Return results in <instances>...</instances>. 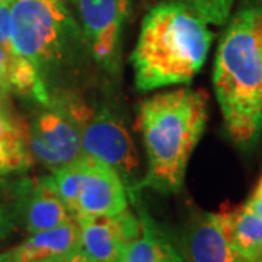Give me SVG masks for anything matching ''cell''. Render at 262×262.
<instances>
[{
	"label": "cell",
	"instance_id": "1",
	"mask_svg": "<svg viewBox=\"0 0 262 262\" xmlns=\"http://www.w3.org/2000/svg\"><path fill=\"white\" fill-rule=\"evenodd\" d=\"M208 98L182 88L156 94L137 106V130L147 158L139 189L177 194L184 187L188 162L206 130Z\"/></svg>",
	"mask_w": 262,
	"mask_h": 262
},
{
	"label": "cell",
	"instance_id": "2",
	"mask_svg": "<svg viewBox=\"0 0 262 262\" xmlns=\"http://www.w3.org/2000/svg\"><path fill=\"white\" fill-rule=\"evenodd\" d=\"M213 83L227 134L241 149L253 147L262 134V8L245 6L230 19Z\"/></svg>",
	"mask_w": 262,
	"mask_h": 262
},
{
	"label": "cell",
	"instance_id": "3",
	"mask_svg": "<svg viewBox=\"0 0 262 262\" xmlns=\"http://www.w3.org/2000/svg\"><path fill=\"white\" fill-rule=\"evenodd\" d=\"M179 2L159 3L146 13L131 53L134 84L149 92L192 82L206 63L213 32Z\"/></svg>",
	"mask_w": 262,
	"mask_h": 262
},
{
	"label": "cell",
	"instance_id": "4",
	"mask_svg": "<svg viewBox=\"0 0 262 262\" xmlns=\"http://www.w3.org/2000/svg\"><path fill=\"white\" fill-rule=\"evenodd\" d=\"M12 46L15 54L37 67L47 88L82 50L89 51L70 0H13Z\"/></svg>",
	"mask_w": 262,
	"mask_h": 262
},
{
	"label": "cell",
	"instance_id": "5",
	"mask_svg": "<svg viewBox=\"0 0 262 262\" xmlns=\"http://www.w3.org/2000/svg\"><path fill=\"white\" fill-rule=\"evenodd\" d=\"M57 191L75 219L115 215L128 208V192L120 173L92 156L51 172Z\"/></svg>",
	"mask_w": 262,
	"mask_h": 262
},
{
	"label": "cell",
	"instance_id": "6",
	"mask_svg": "<svg viewBox=\"0 0 262 262\" xmlns=\"http://www.w3.org/2000/svg\"><path fill=\"white\" fill-rule=\"evenodd\" d=\"M89 111L80 101L50 98L25 133L31 156L51 172L83 156L82 130Z\"/></svg>",
	"mask_w": 262,
	"mask_h": 262
},
{
	"label": "cell",
	"instance_id": "7",
	"mask_svg": "<svg viewBox=\"0 0 262 262\" xmlns=\"http://www.w3.org/2000/svg\"><path fill=\"white\" fill-rule=\"evenodd\" d=\"M82 147L84 155L115 169L127 191L139 189L141 181L139 151L124 120L110 108L89 111L82 130Z\"/></svg>",
	"mask_w": 262,
	"mask_h": 262
},
{
	"label": "cell",
	"instance_id": "8",
	"mask_svg": "<svg viewBox=\"0 0 262 262\" xmlns=\"http://www.w3.org/2000/svg\"><path fill=\"white\" fill-rule=\"evenodd\" d=\"M72 2L91 56L106 72L115 73L120 66V42L130 0Z\"/></svg>",
	"mask_w": 262,
	"mask_h": 262
},
{
	"label": "cell",
	"instance_id": "9",
	"mask_svg": "<svg viewBox=\"0 0 262 262\" xmlns=\"http://www.w3.org/2000/svg\"><path fill=\"white\" fill-rule=\"evenodd\" d=\"M80 252L94 262H122L127 248L140 234V220L130 208L115 215L77 219Z\"/></svg>",
	"mask_w": 262,
	"mask_h": 262
},
{
	"label": "cell",
	"instance_id": "10",
	"mask_svg": "<svg viewBox=\"0 0 262 262\" xmlns=\"http://www.w3.org/2000/svg\"><path fill=\"white\" fill-rule=\"evenodd\" d=\"M175 239L187 262H245L226 237L215 213H194Z\"/></svg>",
	"mask_w": 262,
	"mask_h": 262
},
{
	"label": "cell",
	"instance_id": "11",
	"mask_svg": "<svg viewBox=\"0 0 262 262\" xmlns=\"http://www.w3.org/2000/svg\"><path fill=\"white\" fill-rule=\"evenodd\" d=\"M140 220V234L127 248L122 262H187L177 239L156 222L141 203L140 191H128Z\"/></svg>",
	"mask_w": 262,
	"mask_h": 262
},
{
	"label": "cell",
	"instance_id": "12",
	"mask_svg": "<svg viewBox=\"0 0 262 262\" xmlns=\"http://www.w3.org/2000/svg\"><path fill=\"white\" fill-rule=\"evenodd\" d=\"M73 219L75 215L58 194L51 175L27 181L22 223L29 234L53 229Z\"/></svg>",
	"mask_w": 262,
	"mask_h": 262
},
{
	"label": "cell",
	"instance_id": "13",
	"mask_svg": "<svg viewBox=\"0 0 262 262\" xmlns=\"http://www.w3.org/2000/svg\"><path fill=\"white\" fill-rule=\"evenodd\" d=\"M80 249V225L77 219L67 223L31 233L13 248L19 262H57Z\"/></svg>",
	"mask_w": 262,
	"mask_h": 262
},
{
	"label": "cell",
	"instance_id": "14",
	"mask_svg": "<svg viewBox=\"0 0 262 262\" xmlns=\"http://www.w3.org/2000/svg\"><path fill=\"white\" fill-rule=\"evenodd\" d=\"M226 237L245 262H262V219L245 206L226 203L215 213Z\"/></svg>",
	"mask_w": 262,
	"mask_h": 262
},
{
	"label": "cell",
	"instance_id": "15",
	"mask_svg": "<svg viewBox=\"0 0 262 262\" xmlns=\"http://www.w3.org/2000/svg\"><path fill=\"white\" fill-rule=\"evenodd\" d=\"M31 162L25 131L0 106V178L27 170Z\"/></svg>",
	"mask_w": 262,
	"mask_h": 262
},
{
	"label": "cell",
	"instance_id": "16",
	"mask_svg": "<svg viewBox=\"0 0 262 262\" xmlns=\"http://www.w3.org/2000/svg\"><path fill=\"white\" fill-rule=\"evenodd\" d=\"M27 179L18 182H5L0 178V244L15 232L22 223V207Z\"/></svg>",
	"mask_w": 262,
	"mask_h": 262
},
{
	"label": "cell",
	"instance_id": "17",
	"mask_svg": "<svg viewBox=\"0 0 262 262\" xmlns=\"http://www.w3.org/2000/svg\"><path fill=\"white\" fill-rule=\"evenodd\" d=\"M211 25H223L229 19L234 0H177Z\"/></svg>",
	"mask_w": 262,
	"mask_h": 262
},
{
	"label": "cell",
	"instance_id": "18",
	"mask_svg": "<svg viewBox=\"0 0 262 262\" xmlns=\"http://www.w3.org/2000/svg\"><path fill=\"white\" fill-rule=\"evenodd\" d=\"M0 47L15 54L12 46V3H0Z\"/></svg>",
	"mask_w": 262,
	"mask_h": 262
},
{
	"label": "cell",
	"instance_id": "19",
	"mask_svg": "<svg viewBox=\"0 0 262 262\" xmlns=\"http://www.w3.org/2000/svg\"><path fill=\"white\" fill-rule=\"evenodd\" d=\"M10 56L8 51L0 47V106L5 108L9 102L12 86H10L9 69H10Z\"/></svg>",
	"mask_w": 262,
	"mask_h": 262
},
{
	"label": "cell",
	"instance_id": "20",
	"mask_svg": "<svg viewBox=\"0 0 262 262\" xmlns=\"http://www.w3.org/2000/svg\"><path fill=\"white\" fill-rule=\"evenodd\" d=\"M244 206L248 210H251L253 214L259 215L262 219V175L259 181H258V184L253 188L252 194L246 200V203H245Z\"/></svg>",
	"mask_w": 262,
	"mask_h": 262
},
{
	"label": "cell",
	"instance_id": "21",
	"mask_svg": "<svg viewBox=\"0 0 262 262\" xmlns=\"http://www.w3.org/2000/svg\"><path fill=\"white\" fill-rule=\"evenodd\" d=\"M57 262H94L91 261L88 256H84L83 253L80 252V251H77L73 255H70V256H67V258H63V259H60V261Z\"/></svg>",
	"mask_w": 262,
	"mask_h": 262
},
{
	"label": "cell",
	"instance_id": "22",
	"mask_svg": "<svg viewBox=\"0 0 262 262\" xmlns=\"http://www.w3.org/2000/svg\"><path fill=\"white\" fill-rule=\"evenodd\" d=\"M0 262H19V261L16 259V256H15L13 249H10V251H6V252L0 253Z\"/></svg>",
	"mask_w": 262,
	"mask_h": 262
},
{
	"label": "cell",
	"instance_id": "23",
	"mask_svg": "<svg viewBox=\"0 0 262 262\" xmlns=\"http://www.w3.org/2000/svg\"><path fill=\"white\" fill-rule=\"evenodd\" d=\"M13 0H0V3H12Z\"/></svg>",
	"mask_w": 262,
	"mask_h": 262
}]
</instances>
